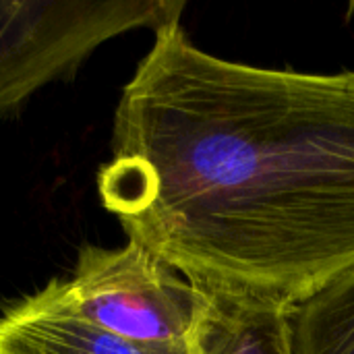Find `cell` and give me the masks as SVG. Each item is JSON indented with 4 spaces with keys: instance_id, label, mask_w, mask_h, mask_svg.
<instances>
[{
    "instance_id": "obj_1",
    "label": "cell",
    "mask_w": 354,
    "mask_h": 354,
    "mask_svg": "<svg viewBox=\"0 0 354 354\" xmlns=\"http://www.w3.org/2000/svg\"><path fill=\"white\" fill-rule=\"evenodd\" d=\"M97 174L129 241L212 295L295 309L354 270V71L263 68L156 29Z\"/></svg>"
},
{
    "instance_id": "obj_2",
    "label": "cell",
    "mask_w": 354,
    "mask_h": 354,
    "mask_svg": "<svg viewBox=\"0 0 354 354\" xmlns=\"http://www.w3.org/2000/svg\"><path fill=\"white\" fill-rule=\"evenodd\" d=\"M48 288L93 326L145 344L193 342L214 301L133 241L118 249H81L73 274Z\"/></svg>"
},
{
    "instance_id": "obj_3",
    "label": "cell",
    "mask_w": 354,
    "mask_h": 354,
    "mask_svg": "<svg viewBox=\"0 0 354 354\" xmlns=\"http://www.w3.org/2000/svg\"><path fill=\"white\" fill-rule=\"evenodd\" d=\"M178 0H0V116L75 71L106 39L180 21Z\"/></svg>"
},
{
    "instance_id": "obj_4",
    "label": "cell",
    "mask_w": 354,
    "mask_h": 354,
    "mask_svg": "<svg viewBox=\"0 0 354 354\" xmlns=\"http://www.w3.org/2000/svg\"><path fill=\"white\" fill-rule=\"evenodd\" d=\"M0 354H197L195 344H145L106 332L46 286L0 313Z\"/></svg>"
},
{
    "instance_id": "obj_5",
    "label": "cell",
    "mask_w": 354,
    "mask_h": 354,
    "mask_svg": "<svg viewBox=\"0 0 354 354\" xmlns=\"http://www.w3.org/2000/svg\"><path fill=\"white\" fill-rule=\"evenodd\" d=\"M193 344L197 354H295L292 309L212 295Z\"/></svg>"
},
{
    "instance_id": "obj_6",
    "label": "cell",
    "mask_w": 354,
    "mask_h": 354,
    "mask_svg": "<svg viewBox=\"0 0 354 354\" xmlns=\"http://www.w3.org/2000/svg\"><path fill=\"white\" fill-rule=\"evenodd\" d=\"M295 354H354V270L290 313Z\"/></svg>"
},
{
    "instance_id": "obj_7",
    "label": "cell",
    "mask_w": 354,
    "mask_h": 354,
    "mask_svg": "<svg viewBox=\"0 0 354 354\" xmlns=\"http://www.w3.org/2000/svg\"><path fill=\"white\" fill-rule=\"evenodd\" d=\"M353 10H354V4H353Z\"/></svg>"
}]
</instances>
